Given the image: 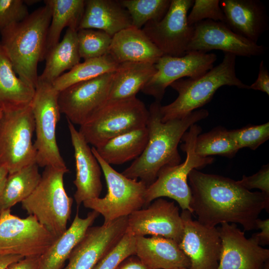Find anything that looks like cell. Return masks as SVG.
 Wrapping results in <instances>:
<instances>
[{"label":"cell","mask_w":269,"mask_h":269,"mask_svg":"<svg viewBox=\"0 0 269 269\" xmlns=\"http://www.w3.org/2000/svg\"><path fill=\"white\" fill-rule=\"evenodd\" d=\"M188 179L192 213L205 226L239 224L244 231H250L256 229L262 211H269V197L261 191L247 190L229 177L194 169Z\"/></svg>","instance_id":"1"},{"label":"cell","mask_w":269,"mask_h":269,"mask_svg":"<svg viewBox=\"0 0 269 269\" xmlns=\"http://www.w3.org/2000/svg\"><path fill=\"white\" fill-rule=\"evenodd\" d=\"M161 107L160 102L155 100L150 105L146 145L140 155L122 173L129 178L139 179L147 187L155 180L162 168L180 163L177 147L183 135L192 125L209 115L206 109L196 110L181 119L163 122Z\"/></svg>","instance_id":"2"},{"label":"cell","mask_w":269,"mask_h":269,"mask_svg":"<svg viewBox=\"0 0 269 269\" xmlns=\"http://www.w3.org/2000/svg\"><path fill=\"white\" fill-rule=\"evenodd\" d=\"M51 10L45 3L23 20L7 26L0 32V46L10 61L18 77L35 88L37 66L45 59L48 29Z\"/></svg>","instance_id":"3"},{"label":"cell","mask_w":269,"mask_h":269,"mask_svg":"<svg viewBox=\"0 0 269 269\" xmlns=\"http://www.w3.org/2000/svg\"><path fill=\"white\" fill-rule=\"evenodd\" d=\"M236 56L224 53L222 62L203 75L194 78L177 80L169 86L178 93L170 104L161 106V121L181 119L211 101L216 91L224 86L249 89L237 76Z\"/></svg>","instance_id":"4"},{"label":"cell","mask_w":269,"mask_h":269,"mask_svg":"<svg viewBox=\"0 0 269 269\" xmlns=\"http://www.w3.org/2000/svg\"><path fill=\"white\" fill-rule=\"evenodd\" d=\"M69 171L52 166L44 167L41 179L31 194L21 202V207L34 216L56 237L67 229L73 199L64 188V175Z\"/></svg>","instance_id":"5"},{"label":"cell","mask_w":269,"mask_h":269,"mask_svg":"<svg viewBox=\"0 0 269 269\" xmlns=\"http://www.w3.org/2000/svg\"><path fill=\"white\" fill-rule=\"evenodd\" d=\"M202 132L197 124L192 125L183 135L181 149L186 154L185 161L175 166H165L158 172L155 180L147 187L145 192L146 206L156 199L166 197L176 201L182 210L192 213L190 207L191 191L187 182L188 175L194 169L202 168L211 164L214 159L202 157L194 151L197 136Z\"/></svg>","instance_id":"6"},{"label":"cell","mask_w":269,"mask_h":269,"mask_svg":"<svg viewBox=\"0 0 269 269\" xmlns=\"http://www.w3.org/2000/svg\"><path fill=\"white\" fill-rule=\"evenodd\" d=\"M91 149L101 167L108 191L103 198L84 201V206L102 215L104 223L128 216L146 206V185L140 180L129 178L118 172L102 158L94 146Z\"/></svg>","instance_id":"7"},{"label":"cell","mask_w":269,"mask_h":269,"mask_svg":"<svg viewBox=\"0 0 269 269\" xmlns=\"http://www.w3.org/2000/svg\"><path fill=\"white\" fill-rule=\"evenodd\" d=\"M59 93L52 83L37 81L31 105L36 134L34 142L36 163L39 167L67 169L56 137V128L61 114Z\"/></svg>","instance_id":"8"},{"label":"cell","mask_w":269,"mask_h":269,"mask_svg":"<svg viewBox=\"0 0 269 269\" xmlns=\"http://www.w3.org/2000/svg\"><path fill=\"white\" fill-rule=\"evenodd\" d=\"M148 110L136 97L109 102L79 132L88 144L96 147L111 138L146 126Z\"/></svg>","instance_id":"9"},{"label":"cell","mask_w":269,"mask_h":269,"mask_svg":"<svg viewBox=\"0 0 269 269\" xmlns=\"http://www.w3.org/2000/svg\"><path fill=\"white\" fill-rule=\"evenodd\" d=\"M34 120L31 103L22 108L2 110L0 118V165L9 174L36 163L32 138Z\"/></svg>","instance_id":"10"},{"label":"cell","mask_w":269,"mask_h":269,"mask_svg":"<svg viewBox=\"0 0 269 269\" xmlns=\"http://www.w3.org/2000/svg\"><path fill=\"white\" fill-rule=\"evenodd\" d=\"M57 238L32 215L21 218L0 213V254L40 256Z\"/></svg>","instance_id":"11"},{"label":"cell","mask_w":269,"mask_h":269,"mask_svg":"<svg viewBox=\"0 0 269 269\" xmlns=\"http://www.w3.org/2000/svg\"><path fill=\"white\" fill-rule=\"evenodd\" d=\"M193 0H171L164 16L149 21L141 29L163 55L181 57L186 53L194 26L187 22V12Z\"/></svg>","instance_id":"12"},{"label":"cell","mask_w":269,"mask_h":269,"mask_svg":"<svg viewBox=\"0 0 269 269\" xmlns=\"http://www.w3.org/2000/svg\"><path fill=\"white\" fill-rule=\"evenodd\" d=\"M113 73H107L61 91L58 104L61 113L73 125L87 122L107 102Z\"/></svg>","instance_id":"13"},{"label":"cell","mask_w":269,"mask_h":269,"mask_svg":"<svg viewBox=\"0 0 269 269\" xmlns=\"http://www.w3.org/2000/svg\"><path fill=\"white\" fill-rule=\"evenodd\" d=\"M216 60V54L199 51L188 52L181 57L163 55L154 64L156 73L141 91L160 102L171 83L184 77L203 75L213 67Z\"/></svg>","instance_id":"14"},{"label":"cell","mask_w":269,"mask_h":269,"mask_svg":"<svg viewBox=\"0 0 269 269\" xmlns=\"http://www.w3.org/2000/svg\"><path fill=\"white\" fill-rule=\"evenodd\" d=\"M127 230L135 237L161 236L179 244L183 235V224L179 208L174 202L159 198L146 208L129 215Z\"/></svg>","instance_id":"15"},{"label":"cell","mask_w":269,"mask_h":269,"mask_svg":"<svg viewBox=\"0 0 269 269\" xmlns=\"http://www.w3.org/2000/svg\"><path fill=\"white\" fill-rule=\"evenodd\" d=\"M192 37L186 53L207 52L218 50L236 56L251 57L263 55L266 48L233 31L225 23L207 19L194 25Z\"/></svg>","instance_id":"16"},{"label":"cell","mask_w":269,"mask_h":269,"mask_svg":"<svg viewBox=\"0 0 269 269\" xmlns=\"http://www.w3.org/2000/svg\"><path fill=\"white\" fill-rule=\"evenodd\" d=\"M187 210L180 214L183 233L178 245L190 262V269H217L221 251L218 228L205 226Z\"/></svg>","instance_id":"17"},{"label":"cell","mask_w":269,"mask_h":269,"mask_svg":"<svg viewBox=\"0 0 269 269\" xmlns=\"http://www.w3.org/2000/svg\"><path fill=\"white\" fill-rule=\"evenodd\" d=\"M128 218L123 217L101 226L90 227L62 269H93L126 233Z\"/></svg>","instance_id":"18"},{"label":"cell","mask_w":269,"mask_h":269,"mask_svg":"<svg viewBox=\"0 0 269 269\" xmlns=\"http://www.w3.org/2000/svg\"><path fill=\"white\" fill-rule=\"evenodd\" d=\"M217 228L221 251L217 269H264L269 260V249L252 237L247 239L235 224L224 223Z\"/></svg>","instance_id":"19"},{"label":"cell","mask_w":269,"mask_h":269,"mask_svg":"<svg viewBox=\"0 0 269 269\" xmlns=\"http://www.w3.org/2000/svg\"><path fill=\"white\" fill-rule=\"evenodd\" d=\"M67 122L75 160L74 198L79 207L85 200L99 197L103 188L102 169L89 144L74 125Z\"/></svg>","instance_id":"20"},{"label":"cell","mask_w":269,"mask_h":269,"mask_svg":"<svg viewBox=\"0 0 269 269\" xmlns=\"http://www.w3.org/2000/svg\"><path fill=\"white\" fill-rule=\"evenodd\" d=\"M220 5L225 23L235 33L257 43L268 29V16L263 4L258 0H222Z\"/></svg>","instance_id":"21"},{"label":"cell","mask_w":269,"mask_h":269,"mask_svg":"<svg viewBox=\"0 0 269 269\" xmlns=\"http://www.w3.org/2000/svg\"><path fill=\"white\" fill-rule=\"evenodd\" d=\"M135 238V255L149 268H190L189 260L173 240L156 236Z\"/></svg>","instance_id":"22"},{"label":"cell","mask_w":269,"mask_h":269,"mask_svg":"<svg viewBox=\"0 0 269 269\" xmlns=\"http://www.w3.org/2000/svg\"><path fill=\"white\" fill-rule=\"evenodd\" d=\"M108 54L118 64L134 62L154 64L163 55L141 29L133 26L112 37Z\"/></svg>","instance_id":"23"},{"label":"cell","mask_w":269,"mask_h":269,"mask_svg":"<svg viewBox=\"0 0 269 269\" xmlns=\"http://www.w3.org/2000/svg\"><path fill=\"white\" fill-rule=\"evenodd\" d=\"M132 26L131 17L119 0H87L78 30H101L113 37Z\"/></svg>","instance_id":"24"},{"label":"cell","mask_w":269,"mask_h":269,"mask_svg":"<svg viewBox=\"0 0 269 269\" xmlns=\"http://www.w3.org/2000/svg\"><path fill=\"white\" fill-rule=\"evenodd\" d=\"M99 215L92 210L82 218L77 211L70 226L40 256L39 269H62L73 249Z\"/></svg>","instance_id":"25"},{"label":"cell","mask_w":269,"mask_h":269,"mask_svg":"<svg viewBox=\"0 0 269 269\" xmlns=\"http://www.w3.org/2000/svg\"><path fill=\"white\" fill-rule=\"evenodd\" d=\"M156 72L154 64L150 63L127 62L119 64L113 73L107 102L136 97Z\"/></svg>","instance_id":"26"},{"label":"cell","mask_w":269,"mask_h":269,"mask_svg":"<svg viewBox=\"0 0 269 269\" xmlns=\"http://www.w3.org/2000/svg\"><path fill=\"white\" fill-rule=\"evenodd\" d=\"M148 138V130L145 127L115 136L94 147L109 164H122L139 157Z\"/></svg>","instance_id":"27"},{"label":"cell","mask_w":269,"mask_h":269,"mask_svg":"<svg viewBox=\"0 0 269 269\" xmlns=\"http://www.w3.org/2000/svg\"><path fill=\"white\" fill-rule=\"evenodd\" d=\"M80 59L77 31L67 28L62 40L46 54L45 68L37 81L52 84L63 72L79 64Z\"/></svg>","instance_id":"28"},{"label":"cell","mask_w":269,"mask_h":269,"mask_svg":"<svg viewBox=\"0 0 269 269\" xmlns=\"http://www.w3.org/2000/svg\"><path fill=\"white\" fill-rule=\"evenodd\" d=\"M34 92L35 88L16 76L0 44V107L2 110L25 107L31 103Z\"/></svg>","instance_id":"29"},{"label":"cell","mask_w":269,"mask_h":269,"mask_svg":"<svg viewBox=\"0 0 269 269\" xmlns=\"http://www.w3.org/2000/svg\"><path fill=\"white\" fill-rule=\"evenodd\" d=\"M44 1L51 10V19L46 42V56L59 42L61 33L65 27L78 31L84 11L85 0H46Z\"/></svg>","instance_id":"30"},{"label":"cell","mask_w":269,"mask_h":269,"mask_svg":"<svg viewBox=\"0 0 269 269\" xmlns=\"http://www.w3.org/2000/svg\"><path fill=\"white\" fill-rule=\"evenodd\" d=\"M41 177L36 163L9 174L0 191V213L10 210L15 204L27 198L37 186Z\"/></svg>","instance_id":"31"},{"label":"cell","mask_w":269,"mask_h":269,"mask_svg":"<svg viewBox=\"0 0 269 269\" xmlns=\"http://www.w3.org/2000/svg\"><path fill=\"white\" fill-rule=\"evenodd\" d=\"M119 64L108 54L102 57L84 60L63 74L52 83L58 91L75 84L92 79L104 74L114 72Z\"/></svg>","instance_id":"32"},{"label":"cell","mask_w":269,"mask_h":269,"mask_svg":"<svg viewBox=\"0 0 269 269\" xmlns=\"http://www.w3.org/2000/svg\"><path fill=\"white\" fill-rule=\"evenodd\" d=\"M239 150L228 130L221 126L199 134L194 145L195 152L202 157L217 155L231 158Z\"/></svg>","instance_id":"33"},{"label":"cell","mask_w":269,"mask_h":269,"mask_svg":"<svg viewBox=\"0 0 269 269\" xmlns=\"http://www.w3.org/2000/svg\"><path fill=\"white\" fill-rule=\"evenodd\" d=\"M119 2L129 12L132 26L141 29L149 21H157L165 15L171 0H121Z\"/></svg>","instance_id":"34"},{"label":"cell","mask_w":269,"mask_h":269,"mask_svg":"<svg viewBox=\"0 0 269 269\" xmlns=\"http://www.w3.org/2000/svg\"><path fill=\"white\" fill-rule=\"evenodd\" d=\"M77 39L80 56L86 60L108 54L112 37L101 30L80 29Z\"/></svg>","instance_id":"35"},{"label":"cell","mask_w":269,"mask_h":269,"mask_svg":"<svg viewBox=\"0 0 269 269\" xmlns=\"http://www.w3.org/2000/svg\"><path fill=\"white\" fill-rule=\"evenodd\" d=\"M228 131L239 150L248 147L254 150L269 139V123L259 125H247L241 129Z\"/></svg>","instance_id":"36"},{"label":"cell","mask_w":269,"mask_h":269,"mask_svg":"<svg viewBox=\"0 0 269 269\" xmlns=\"http://www.w3.org/2000/svg\"><path fill=\"white\" fill-rule=\"evenodd\" d=\"M136 238L126 231L120 241L106 254L93 269H117L128 257L135 254Z\"/></svg>","instance_id":"37"},{"label":"cell","mask_w":269,"mask_h":269,"mask_svg":"<svg viewBox=\"0 0 269 269\" xmlns=\"http://www.w3.org/2000/svg\"><path fill=\"white\" fill-rule=\"evenodd\" d=\"M190 13L187 15L189 25L207 19L225 22V17L219 0H195Z\"/></svg>","instance_id":"38"},{"label":"cell","mask_w":269,"mask_h":269,"mask_svg":"<svg viewBox=\"0 0 269 269\" xmlns=\"http://www.w3.org/2000/svg\"><path fill=\"white\" fill-rule=\"evenodd\" d=\"M23 0H0V32L10 25L19 22L28 15Z\"/></svg>","instance_id":"39"},{"label":"cell","mask_w":269,"mask_h":269,"mask_svg":"<svg viewBox=\"0 0 269 269\" xmlns=\"http://www.w3.org/2000/svg\"><path fill=\"white\" fill-rule=\"evenodd\" d=\"M237 181L247 190L258 189L266 196L269 197V164L263 165L258 172L251 176L243 175L242 179Z\"/></svg>","instance_id":"40"},{"label":"cell","mask_w":269,"mask_h":269,"mask_svg":"<svg viewBox=\"0 0 269 269\" xmlns=\"http://www.w3.org/2000/svg\"><path fill=\"white\" fill-rule=\"evenodd\" d=\"M249 89L260 91L269 95V73L265 65L264 60L261 61L259 65V70L257 80Z\"/></svg>","instance_id":"41"},{"label":"cell","mask_w":269,"mask_h":269,"mask_svg":"<svg viewBox=\"0 0 269 269\" xmlns=\"http://www.w3.org/2000/svg\"><path fill=\"white\" fill-rule=\"evenodd\" d=\"M256 229L261 231L253 234L252 237L261 246L269 244V219L262 220L258 218L256 222Z\"/></svg>","instance_id":"42"},{"label":"cell","mask_w":269,"mask_h":269,"mask_svg":"<svg viewBox=\"0 0 269 269\" xmlns=\"http://www.w3.org/2000/svg\"><path fill=\"white\" fill-rule=\"evenodd\" d=\"M40 256L25 257L8 266L6 269H39Z\"/></svg>","instance_id":"43"},{"label":"cell","mask_w":269,"mask_h":269,"mask_svg":"<svg viewBox=\"0 0 269 269\" xmlns=\"http://www.w3.org/2000/svg\"><path fill=\"white\" fill-rule=\"evenodd\" d=\"M117 269H151L147 267L136 255L125 259Z\"/></svg>","instance_id":"44"},{"label":"cell","mask_w":269,"mask_h":269,"mask_svg":"<svg viewBox=\"0 0 269 269\" xmlns=\"http://www.w3.org/2000/svg\"><path fill=\"white\" fill-rule=\"evenodd\" d=\"M23 258L19 255L0 254V269H6L10 264Z\"/></svg>","instance_id":"45"},{"label":"cell","mask_w":269,"mask_h":269,"mask_svg":"<svg viewBox=\"0 0 269 269\" xmlns=\"http://www.w3.org/2000/svg\"><path fill=\"white\" fill-rule=\"evenodd\" d=\"M8 174L7 169L3 165H0V191L2 189Z\"/></svg>","instance_id":"46"},{"label":"cell","mask_w":269,"mask_h":269,"mask_svg":"<svg viewBox=\"0 0 269 269\" xmlns=\"http://www.w3.org/2000/svg\"><path fill=\"white\" fill-rule=\"evenodd\" d=\"M264 269H269V262L268 261L265 266H264Z\"/></svg>","instance_id":"47"},{"label":"cell","mask_w":269,"mask_h":269,"mask_svg":"<svg viewBox=\"0 0 269 269\" xmlns=\"http://www.w3.org/2000/svg\"><path fill=\"white\" fill-rule=\"evenodd\" d=\"M2 108L0 107V118L1 117V116L2 115Z\"/></svg>","instance_id":"48"},{"label":"cell","mask_w":269,"mask_h":269,"mask_svg":"<svg viewBox=\"0 0 269 269\" xmlns=\"http://www.w3.org/2000/svg\"><path fill=\"white\" fill-rule=\"evenodd\" d=\"M174 269H190L189 268H177Z\"/></svg>","instance_id":"49"}]
</instances>
